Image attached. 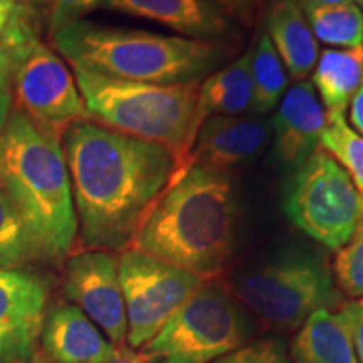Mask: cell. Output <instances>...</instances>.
I'll return each mask as SVG.
<instances>
[{"instance_id":"30","label":"cell","mask_w":363,"mask_h":363,"mask_svg":"<svg viewBox=\"0 0 363 363\" xmlns=\"http://www.w3.org/2000/svg\"><path fill=\"white\" fill-rule=\"evenodd\" d=\"M348 116H350V123L357 133L363 136V84L348 104Z\"/></svg>"},{"instance_id":"27","label":"cell","mask_w":363,"mask_h":363,"mask_svg":"<svg viewBox=\"0 0 363 363\" xmlns=\"http://www.w3.org/2000/svg\"><path fill=\"white\" fill-rule=\"evenodd\" d=\"M48 17L51 34L72 22L81 21L86 13L103 6L104 0H33Z\"/></svg>"},{"instance_id":"23","label":"cell","mask_w":363,"mask_h":363,"mask_svg":"<svg viewBox=\"0 0 363 363\" xmlns=\"http://www.w3.org/2000/svg\"><path fill=\"white\" fill-rule=\"evenodd\" d=\"M39 257L33 235L6 190L0 187V269H16Z\"/></svg>"},{"instance_id":"19","label":"cell","mask_w":363,"mask_h":363,"mask_svg":"<svg viewBox=\"0 0 363 363\" xmlns=\"http://www.w3.org/2000/svg\"><path fill=\"white\" fill-rule=\"evenodd\" d=\"M251 52H246L208 74L207 79L199 86L197 104L190 126V142L194 145L197 131L207 118L242 115L251 111Z\"/></svg>"},{"instance_id":"22","label":"cell","mask_w":363,"mask_h":363,"mask_svg":"<svg viewBox=\"0 0 363 363\" xmlns=\"http://www.w3.org/2000/svg\"><path fill=\"white\" fill-rule=\"evenodd\" d=\"M316 40L331 48L363 45V9L358 4L303 7Z\"/></svg>"},{"instance_id":"13","label":"cell","mask_w":363,"mask_h":363,"mask_svg":"<svg viewBox=\"0 0 363 363\" xmlns=\"http://www.w3.org/2000/svg\"><path fill=\"white\" fill-rule=\"evenodd\" d=\"M328 125L323 104L311 81H298L284 93L271 121L276 158L286 169H296L320 148Z\"/></svg>"},{"instance_id":"32","label":"cell","mask_w":363,"mask_h":363,"mask_svg":"<svg viewBox=\"0 0 363 363\" xmlns=\"http://www.w3.org/2000/svg\"><path fill=\"white\" fill-rule=\"evenodd\" d=\"M104 363H147V362H145L140 355H135L133 352L126 350V348H118L115 355Z\"/></svg>"},{"instance_id":"16","label":"cell","mask_w":363,"mask_h":363,"mask_svg":"<svg viewBox=\"0 0 363 363\" xmlns=\"http://www.w3.org/2000/svg\"><path fill=\"white\" fill-rule=\"evenodd\" d=\"M40 340L51 363H104L118 350L78 306L67 303L45 313Z\"/></svg>"},{"instance_id":"17","label":"cell","mask_w":363,"mask_h":363,"mask_svg":"<svg viewBox=\"0 0 363 363\" xmlns=\"http://www.w3.org/2000/svg\"><path fill=\"white\" fill-rule=\"evenodd\" d=\"M353 301L310 315L294 337L293 363H358L353 340Z\"/></svg>"},{"instance_id":"35","label":"cell","mask_w":363,"mask_h":363,"mask_svg":"<svg viewBox=\"0 0 363 363\" xmlns=\"http://www.w3.org/2000/svg\"><path fill=\"white\" fill-rule=\"evenodd\" d=\"M2 2H13V0H2Z\"/></svg>"},{"instance_id":"26","label":"cell","mask_w":363,"mask_h":363,"mask_svg":"<svg viewBox=\"0 0 363 363\" xmlns=\"http://www.w3.org/2000/svg\"><path fill=\"white\" fill-rule=\"evenodd\" d=\"M212 363H293L286 352V345L279 338L242 345L238 350L217 358Z\"/></svg>"},{"instance_id":"28","label":"cell","mask_w":363,"mask_h":363,"mask_svg":"<svg viewBox=\"0 0 363 363\" xmlns=\"http://www.w3.org/2000/svg\"><path fill=\"white\" fill-rule=\"evenodd\" d=\"M214 2L227 17L234 16L239 19H249L254 6V0H214Z\"/></svg>"},{"instance_id":"2","label":"cell","mask_w":363,"mask_h":363,"mask_svg":"<svg viewBox=\"0 0 363 363\" xmlns=\"http://www.w3.org/2000/svg\"><path fill=\"white\" fill-rule=\"evenodd\" d=\"M235 199L227 172L190 165L145 217L130 249L207 281L233 254Z\"/></svg>"},{"instance_id":"10","label":"cell","mask_w":363,"mask_h":363,"mask_svg":"<svg viewBox=\"0 0 363 363\" xmlns=\"http://www.w3.org/2000/svg\"><path fill=\"white\" fill-rule=\"evenodd\" d=\"M12 86L19 111L61 138L72 123L88 120L74 74L43 40L17 62Z\"/></svg>"},{"instance_id":"31","label":"cell","mask_w":363,"mask_h":363,"mask_svg":"<svg viewBox=\"0 0 363 363\" xmlns=\"http://www.w3.org/2000/svg\"><path fill=\"white\" fill-rule=\"evenodd\" d=\"M12 115V93L11 89L0 88V140L7 128L9 120Z\"/></svg>"},{"instance_id":"11","label":"cell","mask_w":363,"mask_h":363,"mask_svg":"<svg viewBox=\"0 0 363 363\" xmlns=\"http://www.w3.org/2000/svg\"><path fill=\"white\" fill-rule=\"evenodd\" d=\"M65 293L116 348H125L128 320L118 259L111 252L88 249L72 256L66 267Z\"/></svg>"},{"instance_id":"15","label":"cell","mask_w":363,"mask_h":363,"mask_svg":"<svg viewBox=\"0 0 363 363\" xmlns=\"http://www.w3.org/2000/svg\"><path fill=\"white\" fill-rule=\"evenodd\" d=\"M101 7L158 22L189 39L217 40L230 33V19L214 0H104Z\"/></svg>"},{"instance_id":"12","label":"cell","mask_w":363,"mask_h":363,"mask_svg":"<svg viewBox=\"0 0 363 363\" xmlns=\"http://www.w3.org/2000/svg\"><path fill=\"white\" fill-rule=\"evenodd\" d=\"M48 294L33 272L0 269V363H34Z\"/></svg>"},{"instance_id":"8","label":"cell","mask_w":363,"mask_h":363,"mask_svg":"<svg viewBox=\"0 0 363 363\" xmlns=\"http://www.w3.org/2000/svg\"><path fill=\"white\" fill-rule=\"evenodd\" d=\"M246 338V318L238 303L206 283L140 348V357L147 363H212L242 347Z\"/></svg>"},{"instance_id":"9","label":"cell","mask_w":363,"mask_h":363,"mask_svg":"<svg viewBox=\"0 0 363 363\" xmlns=\"http://www.w3.org/2000/svg\"><path fill=\"white\" fill-rule=\"evenodd\" d=\"M118 271L128 320L126 343L135 350L145 347L207 283L135 249L123 251Z\"/></svg>"},{"instance_id":"7","label":"cell","mask_w":363,"mask_h":363,"mask_svg":"<svg viewBox=\"0 0 363 363\" xmlns=\"http://www.w3.org/2000/svg\"><path fill=\"white\" fill-rule=\"evenodd\" d=\"M283 208L308 238L338 251L362 220L363 199L340 163L318 148L289 175Z\"/></svg>"},{"instance_id":"4","label":"cell","mask_w":363,"mask_h":363,"mask_svg":"<svg viewBox=\"0 0 363 363\" xmlns=\"http://www.w3.org/2000/svg\"><path fill=\"white\" fill-rule=\"evenodd\" d=\"M51 35L54 48L71 67L135 83H201L225 57V45L219 40L101 26L83 19Z\"/></svg>"},{"instance_id":"21","label":"cell","mask_w":363,"mask_h":363,"mask_svg":"<svg viewBox=\"0 0 363 363\" xmlns=\"http://www.w3.org/2000/svg\"><path fill=\"white\" fill-rule=\"evenodd\" d=\"M251 113L256 116L276 110L288 88V71L266 33H261L251 49Z\"/></svg>"},{"instance_id":"3","label":"cell","mask_w":363,"mask_h":363,"mask_svg":"<svg viewBox=\"0 0 363 363\" xmlns=\"http://www.w3.org/2000/svg\"><path fill=\"white\" fill-rule=\"evenodd\" d=\"M0 187L24 219L39 257H66L78 235V217L61 136L19 110L0 140Z\"/></svg>"},{"instance_id":"5","label":"cell","mask_w":363,"mask_h":363,"mask_svg":"<svg viewBox=\"0 0 363 363\" xmlns=\"http://www.w3.org/2000/svg\"><path fill=\"white\" fill-rule=\"evenodd\" d=\"M88 120L172 153V182L189 169L190 126L201 83L150 84L121 81L72 67ZM170 182V184H172Z\"/></svg>"},{"instance_id":"34","label":"cell","mask_w":363,"mask_h":363,"mask_svg":"<svg viewBox=\"0 0 363 363\" xmlns=\"http://www.w3.org/2000/svg\"><path fill=\"white\" fill-rule=\"evenodd\" d=\"M358 6H360L363 9V0H358Z\"/></svg>"},{"instance_id":"18","label":"cell","mask_w":363,"mask_h":363,"mask_svg":"<svg viewBox=\"0 0 363 363\" xmlns=\"http://www.w3.org/2000/svg\"><path fill=\"white\" fill-rule=\"evenodd\" d=\"M267 38L274 45L288 74L305 81L315 69L320 45L308 24L299 0H272L266 16Z\"/></svg>"},{"instance_id":"14","label":"cell","mask_w":363,"mask_h":363,"mask_svg":"<svg viewBox=\"0 0 363 363\" xmlns=\"http://www.w3.org/2000/svg\"><path fill=\"white\" fill-rule=\"evenodd\" d=\"M271 136V121L261 116H211L195 136L189 167L227 172L252 160L266 147Z\"/></svg>"},{"instance_id":"1","label":"cell","mask_w":363,"mask_h":363,"mask_svg":"<svg viewBox=\"0 0 363 363\" xmlns=\"http://www.w3.org/2000/svg\"><path fill=\"white\" fill-rule=\"evenodd\" d=\"M78 230L88 249L126 251L175 172L162 145L83 120L62 133Z\"/></svg>"},{"instance_id":"20","label":"cell","mask_w":363,"mask_h":363,"mask_svg":"<svg viewBox=\"0 0 363 363\" xmlns=\"http://www.w3.org/2000/svg\"><path fill=\"white\" fill-rule=\"evenodd\" d=\"M328 120L345 116L348 104L363 84V45L325 49L318 56L313 81Z\"/></svg>"},{"instance_id":"33","label":"cell","mask_w":363,"mask_h":363,"mask_svg":"<svg viewBox=\"0 0 363 363\" xmlns=\"http://www.w3.org/2000/svg\"><path fill=\"white\" fill-rule=\"evenodd\" d=\"M303 7L338 6V4H358V0H299Z\"/></svg>"},{"instance_id":"29","label":"cell","mask_w":363,"mask_h":363,"mask_svg":"<svg viewBox=\"0 0 363 363\" xmlns=\"http://www.w3.org/2000/svg\"><path fill=\"white\" fill-rule=\"evenodd\" d=\"M355 306V320H353V340H355V350L358 363H363V298L353 301Z\"/></svg>"},{"instance_id":"25","label":"cell","mask_w":363,"mask_h":363,"mask_svg":"<svg viewBox=\"0 0 363 363\" xmlns=\"http://www.w3.org/2000/svg\"><path fill=\"white\" fill-rule=\"evenodd\" d=\"M333 274L340 291L350 298H363V216L352 239L337 251Z\"/></svg>"},{"instance_id":"6","label":"cell","mask_w":363,"mask_h":363,"mask_svg":"<svg viewBox=\"0 0 363 363\" xmlns=\"http://www.w3.org/2000/svg\"><path fill=\"white\" fill-rule=\"evenodd\" d=\"M234 296L279 330H293L318 310L343 305L333 272L316 254L286 249L239 272Z\"/></svg>"},{"instance_id":"24","label":"cell","mask_w":363,"mask_h":363,"mask_svg":"<svg viewBox=\"0 0 363 363\" xmlns=\"http://www.w3.org/2000/svg\"><path fill=\"white\" fill-rule=\"evenodd\" d=\"M320 148L340 163L363 199V136L347 123L345 116L331 118L321 135Z\"/></svg>"}]
</instances>
